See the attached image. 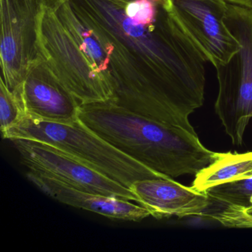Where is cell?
<instances>
[{
    "label": "cell",
    "instance_id": "ffe728a7",
    "mask_svg": "<svg viewBox=\"0 0 252 252\" xmlns=\"http://www.w3.org/2000/svg\"><path fill=\"white\" fill-rule=\"evenodd\" d=\"M124 1H125V2H131V1H134V0H124Z\"/></svg>",
    "mask_w": 252,
    "mask_h": 252
},
{
    "label": "cell",
    "instance_id": "8992f818",
    "mask_svg": "<svg viewBox=\"0 0 252 252\" xmlns=\"http://www.w3.org/2000/svg\"><path fill=\"white\" fill-rule=\"evenodd\" d=\"M163 6L215 68L225 65L240 49L225 23V0H163Z\"/></svg>",
    "mask_w": 252,
    "mask_h": 252
},
{
    "label": "cell",
    "instance_id": "4fadbf2b",
    "mask_svg": "<svg viewBox=\"0 0 252 252\" xmlns=\"http://www.w3.org/2000/svg\"><path fill=\"white\" fill-rule=\"evenodd\" d=\"M57 14L94 68L109 79L107 57L102 45L94 30L78 17L70 2L63 5L57 11Z\"/></svg>",
    "mask_w": 252,
    "mask_h": 252
},
{
    "label": "cell",
    "instance_id": "e0dca14e",
    "mask_svg": "<svg viewBox=\"0 0 252 252\" xmlns=\"http://www.w3.org/2000/svg\"><path fill=\"white\" fill-rule=\"evenodd\" d=\"M220 222L228 228H252V206L244 208L228 206L220 214Z\"/></svg>",
    "mask_w": 252,
    "mask_h": 252
},
{
    "label": "cell",
    "instance_id": "9a60e30c",
    "mask_svg": "<svg viewBox=\"0 0 252 252\" xmlns=\"http://www.w3.org/2000/svg\"><path fill=\"white\" fill-rule=\"evenodd\" d=\"M26 113L20 89L17 88L15 91H10L1 79L0 123L2 134L16 125Z\"/></svg>",
    "mask_w": 252,
    "mask_h": 252
},
{
    "label": "cell",
    "instance_id": "ba28073f",
    "mask_svg": "<svg viewBox=\"0 0 252 252\" xmlns=\"http://www.w3.org/2000/svg\"><path fill=\"white\" fill-rule=\"evenodd\" d=\"M9 141L29 170L56 178L85 191L137 203L136 197L129 188L50 144L20 138Z\"/></svg>",
    "mask_w": 252,
    "mask_h": 252
},
{
    "label": "cell",
    "instance_id": "2e32d148",
    "mask_svg": "<svg viewBox=\"0 0 252 252\" xmlns=\"http://www.w3.org/2000/svg\"><path fill=\"white\" fill-rule=\"evenodd\" d=\"M162 0H134L126 2V15L137 25L147 26L157 18Z\"/></svg>",
    "mask_w": 252,
    "mask_h": 252
},
{
    "label": "cell",
    "instance_id": "5bb4252c",
    "mask_svg": "<svg viewBox=\"0 0 252 252\" xmlns=\"http://www.w3.org/2000/svg\"><path fill=\"white\" fill-rule=\"evenodd\" d=\"M205 192L212 204L247 209L252 206V178L222 183Z\"/></svg>",
    "mask_w": 252,
    "mask_h": 252
},
{
    "label": "cell",
    "instance_id": "7c38bea8",
    "mask_svg": "<svg viewBox=\"0 0 252 252\" xmlns=\"http://www.w3.org/2000/svg\"><path fill=\"white\" fill-rule=\"evenodd\" d=\"M252 178V152L220 153L218 160L195 175L192 187L199 191L234 180Z\"/></svg>",
    "mask_w": 252,
    "mask_h": 252
},
{
    "label": "cell",
    "instance_id": "3957f363",
    "mask_svg": "<svg viewBox=\"0 0 252 252\" xmlns=\"http://www.w3.org/2000/svg\"><path fill=\"white\" fill-rule=\"evenodd\" d=\"M2 135L5 139L46 143L127 188L138 180L166 176L122 153L79 119L58 123L26 113Z\"/></svg>",
    "mask_w": 252,
    "mask_h": 252
},
{
    "label": "cell",
    "instance_id": "8fae6325",
    "mask_svg": "<svg viewBox=\"0 0 252 252\" xmlns=\"http://www.w3.org/2000/svg\"><path fill=\"white\" fill-rule=\"evenodd\" d=\"M26 176L39 189L54 200L110 219L138 222L151 216L146 208L131 200L85 191L33 171L29 170Z\"/></svg>",
    "mask_w": 252,
    "mask_h": 252
},
{
    "label": "cell",
    "instance_id": "7a4b0ae2",
    "mask_svg": "<svg viewBox=\"0 0 252 252\" xmlns=\"http://www.w3.org/2000/svg\"><path fill=\"white\" fill-rule=\"evenodd\" d=\"M79 119L122 153L169 178L195 176L220 156L203 145L197 134L112 101L81 105Z\"/></svg>",
    "mask_w": 252,
    "mask_h": 252
},
{
    "label": "cell",
    "instance_id": "9c48e42d",
    "mask_svg": "<svg viewBox=\"0 0 252 252\" xmlns=\"http://www.w3.org/2000/svg\"><path fill=\"white\" fill-rule=\"evenodd\" d=\"M18 88L28 114L58 123L79 119V101L41 57L32 64Z\"/></svg>",
    "mask_w": 252,
    "mask_h": 252
},
{
    "label": "cell",
    "instance_id": "277c9868",
    "mask_svg": "<svg viewBox=\"0 0 252 252\" xmlns=\"http://www.w3.org/2000/svg\"><path fill=\"white\" fill-rule=\"evenodd\" d=\"M225 21L240 49L215 68L219 90L215 109L231 142L240 147L252 119V9L228 3Z\"/></svg>",
    "mask_w": 252,
    "mask_h": 252
},
{
    "label": "cell",
    "instance_id": "52a82bcc",
    "mask_svg": "<svg viewBox=\"0 0 252 252\" xmlns=\"http://www.w3.org/2000/svg\"><path fill=\"white\" fill-rule=\"evenodd\" d=\"M38 0H0L2 77L7 88H20L35 61L39 58Z\"/></svg>",
    "mask_w": 252,
    "mask_h": 252
},
{
    "label": "cell",
    "instance_id": "30bf717a",
    "mask_svg": "<svg viewBox=\"0 0 252 252\" xmlns=\"http://www.w3.org/2000/svg\"><path fill=\"white\" fill-rule=\"evenodd\" d=\"M144 206L157 219L172 216H203L211 201L205 191L182 185L169 177L138 180L129 187Z\"/></svg>",
    "mask_w": 252,
    "mask_h": 252
},
{
    "label": "cell",
    "instance_id": "d6986e66",
    "mask_svg": "<svg viewBox=\"0 0 252 252\" xmlns=\"http://www.w3.org/2000/svg\"><path fill=\"white\" fill-rule=\"evenodd\" d=\"M228 3L240 5L242 7L251 8L252 9V0H225Z\"/></svg>",
    "mask_w": 252,
    "mask_h": 252
},
{
    "label": "cell",
    "instance_id": "6da1fadb",
    "mask_svg": "<svg viewBox=\"0 0 252 252\" xmlns=\"http://www.w3.org/2000/svg\"><path fill=\"white\" fill-rule=\"evenodd\" d=\"M124 0H70L94 30L107 57L112 102L196 133L191 113L204 102L206 64L201 51L165 9L141 26L125 14Z\"/></svg>",
    "mask_w": 252,
    "mask_h": 252
},
{
    "label": "cell",
    "instance_id": "ac0fdd59",
    "mask_svg": "<svg viewBox=\"0 0 252 252\" xmlns=\"http://www.w3.org/2000/svg\"><path fill=\"white\" fill-rule=\"evenodd\" d=\"M41 5L57 12L60 8L70 0H38Z\"/></svg>",
    "mask_w": 252,
    "mask_h": 252
},
{
    "label": "cell",
    "instance_id": "5b68a950",
    "mask_svg": "<svg viewBox=\"0 0 252 252\" xmlns=\"http://www.w3.org/2000/svg\"><path fill=\"white\" fill-rule=\"evenodd\" d=\"M39 56L80 105L113 101V86L97 71L67 32L57 12L41 5L37 17Z\"/></svg>",
    "mask_w": 252,
    "mask_h": 252
}]
</instances>
